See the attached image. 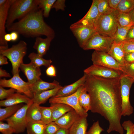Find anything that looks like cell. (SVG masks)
<instances>
[{"label": "cell", "instance_id": "cell-1", "mask_svg": "<svg viewBox=\"0 0 134 134\" xmlns=\"http://www.w3.org/2000/svg\"><path fill=\"white\" fill-rule=\"evenodd\" d=\"M120 78H106L86 75L84 84L90 97V110L100 114L108 121L107 132L109 134L113 131L120 134L124 133L121 123Z\"/></svg>", "mask_w": 134, "mask_h": 134}, {"label": "cell", "instance_id": "cell-2", "mask_svg": "<svg viewBox=\"0 0 134 134\" xmlns=\"http://www.w3.org/2000/svg\"><path fill=\"white\" fill-rule=\"evenodd\" d=\"M42 10L38 7L6 28L8 31L17 32L25 37L44 35L54 38V30L45 22Z\"/></svg>", "mask_w": 134, "mask_h": 134}, {"label": "cell", "instance_id": "cell-3", "mask_svg": "<svg viewBox=\"0 0 134 134\" xmlns=\"http://www.w3.org/2000/svg\"><path fill=\"white\" fill-rule=\"evenodd\" d=\"M38 8L37 0H14L9 10L6 29Z\"/></svg>", "mask_w": 134, "mask_h": 134}, {"label": "cell", "instance_id": "cell-4", "mask_svg": "<svg viewBox=\"0 0 134 134\" xmlns=\"http://www.w3.org/2000/svg\"><path fill=\"white\" fill-rule=\"evenodd\" d=\"M27 49L26 43L21 40L10 48L0 49V54L6 57L11 64L13 75L20 72L19 68L21 65L23 63V59L26 54Z\"/></svg>", "mask_w": 134, "mask_h": 134}, {"label": "cell", "instance_id": "cell-5", "mask_svg": "<svg viewBox=\"0 0 134 134\" xmlns=\"http://www.w3.org/2000/svg\"><path fill=\"white\" fill-rule=\"evenodd\" d=\"M116 11L99 17L93 25L97 32L113 38L118 27Z\"/></svg>", "mask_w": 134, "mask_h": 134}, {"label": "cell", "instance_id": "cell-6", "mask_svg": "<svg viewBox=\"0 0 134 134\" xmlns=\"http://www.w3.org/2000/svg\"><path fill=\"white\" fill-rule=\"evenodd\" d=\"M122 99V115L129 116L133 113L134 108L130 102V90L134 82V79L123 74L120 78Z\"/></svg>", "mask_w": 134, "mask_h": 134}, {"label": "cell", "instance_id": "cell-7", "mask_svg": "<svg viewBox=\"0 0 134 134\" xmlns=\"http://www.w3.org/2000/svg\"><path fill=\"white\" fill-rule=\"evenodd\" d=\"M113 41V38L96 32L89 38L82 48L85 50L94 49L107 53Z\"/></svg>", "mask_w": 134, "mask_h": 134}, {"label": "cell", "instance_id": "cell-8", "mask_svg": "<svg viewBox=\"0 0 134 134\" xmlns=\"http://www.w3.org/2000/svg\"><path fill=\"white\" fill-rule=\"evenodd\" d=\"M84 88L83 85L74 94L67 96L59 97H53L49 99V102L50 104L60 103L66 104L72 107L80 116L87 117V112L80 105L78 101L79 96Z\"/></svg>", "mask_w": 134, "mask_h": 134}, {"label": "cell", "instance_id": "cell-9", "mask_svg": "<svg viewBox=\"0 0 134 134\" xmlns=\"http://www.w3.org/2000/svg\"><path fill=\"white\" fill-rule=\"evenodd\" d=\"M32 100L29 103L24 105L12 116L5 120L13 129L14 133L23 132L28 123L26 113L28 108L33 103Z\"/></svg>", "mask_w": 134, "mask_h": 134}, {"label": "cell", "instance_id": "cell-10", "mask_svg": "<svg viewBox=\"0 0 134 134\" xmlns=\"http://www.w3.org/2000/svg\"><path fill=\"white\" fill-rule=\"evenodd\" d=\"M19 72L9 79L5 78L0 79V86L3 87H9L16 90L17 93H23L31 99L33 94L31 91L29 84L21 78L19 75Z\"/></svg>", "mask_w": 134, "mask_h": 134}, {"label": "cell", "instance_id": "cell-11", "mask_svg": "<svg viewBox=\"0 0 134 134\" xmlns=\"http://www.w3.org/2000/svg\"><path fill=\"white\" fill-rule=\"evenodd\" d=\"M87 75L106 78H120L123 75L119 70L93 64L84 70Z\"/></svg>", "mask_w": 134, "mask_h": 134}, {"label": "cell", "instance_id": "cell-12", "mask_svg": "<svg viewBox=\"0 0 134 134\" xmlns=\"http://www.w3.org/2000/svg\"><path fill=\"white\" fill-rule=\"evenodd\" d=\"M69 28L77 39L79 46L82 48L89 38L96 32L94 27L75 23L71 25Z\"/></svg>", "mask_w": 134, "mask_h": 134}, {"label": "cell", "instance_id": "cell-13", "mask_svg": "<svg viewBox=\"0 0 134 134\" xmlns=\"http://www.w3.org/2000/svg\"><path fill=\"white\" fill-rule=\"evenodd\" d=\"M91 60L93 65L121 71L120 65L107 53L95 50L92 55Z\"/></svg>", "mask_w": 134, "mask_h": 134}, {"label": "cell", "instance_id": "cell-14", "mask_svg": "<svg viewBox=\"0 0 134 134\" xmlns=\"http://www.w3.org/2000/svg\"><path fill=\"white\" fill-rule=\"evenodd\" d=\"M13 0H7L4 4L0 5V49L8 48V42L4 40V37L7 34L6 25L9 10Z\"/></svg>", "mask_w": 134, "mask_h": 134}, {"label": "cell", "instance_id": "cell-15", "mask_svg": "<svg viewBox=\"0 0 134 134\" xmlns=\"http://www.w3.org/2000/svg\"><path fill=\"white\" fill-rule=\"evenodd\" d=\"M19 68L26 76L29 85L34 83L41 79L40 77L41 73L40 67L31 62L27 64H22Z\"/></svg>", "mask_w": 134, "mask_h": 134}, {"label": "cell", "instance_id": "cell-16", "mask_svg": "<svg viewBox=\"0 0 134 134\" xmlns=\"http://www.w3.org/2000/svg\"><path fill=\"white\" fill-rule=\"evenodd\" d=\"M99 0H93L92 5L86 14L75 23L76 24L94 27V23L99 17L98 5Z\"/></svg>", "mask_w": 134, "mask_h": 134}, {"label": "cell", "instance_id": "cell-17", "mask_svg": "<svg viewBox=\"0 0 134 134\" xmlns=\"http://www.w3.org/2000/svg\"><path fill=\"white\" fill-rule=\"evenodd\" d=\"M86 75H84L79 79L68 85L63 87L60 89L54 97H64L71 95L75 93L85 82Z\"/></svg>", "mask_w": 134, "mask_h": 134}, {"label": "cell", "instance_id": "cell-18", "mask_svg": "<svg viewBox=\"0 0 134 134\" xmlns=\"http://www.w3.org/2000/svg\"><path fill=\"white\" fill-rule=\"evenodd\" d=\"M32 100L25 95L15 93L8 98L0 101V106L6 107L15 105L23 103H29Z\"/></svg>", "mask_w": 134, "mask_h": 134}, {"label": "cell", "instance_id": "cell-19", "mask_svg": "<svg viewBox=\"0 0 134 134\" xmlns=\"http://www.w3.org/2000/svg\"><path fill=\"white\" fill-rule=\"evenodd\" d=\"M80 116L74 109L68 112L55 122L60 128L69 129Z\"/></svg>", "mask_w": 134, "mask_h": 134}, {"label": "cell", "instance_id": "cell-20", "mask_svg": "<svg viewBox=\"0 0 134 134\" xmlns=\"http://www.w3.org/2000/svg\"><path fill=\"white\" fill-rule=\"evenodd\" d=\"M59 85V83L56 80L49 82L40 79L34 83L29 85V86L31 91L34 95L54 89Z\"/></svg>", "mask_w": 134, "mask_h": 134}, {"label": "cell", "instance_id": "cell-21", "mask_svg": "<svg viewBox=\"0 0 134 134\" xmlns=\"http://www.w3.org/2000/svg\"><path fill=\"white\" fill-rule=\"evenodd\" d=\"M53 39L51 37H46L45 38L40 36L37 37L35 38L33 48L36 50L37 53L43 57L49 50L51 43Z\"/></svg>", "mask_w": 134, "mask_h": 134}, {"label": "cell", "instance_id": "cell-22", "mask_svg": "<svg viewBox=\"0 0 134 134\" xmlns=\"http://www.w3.org/2000/svg\"><path fill=\"white\" fill-rule=\"evenodd\" d=\"M107 53L113 58L121 66H123L125 64L124 60L125 53L121 43H117L114 41Z\"/></svg>", "mask_w": 134, "mask_h": 134}, {"label": "cell", "instance_id": "cell-23", "mask_svg": "<svg viewBox=\"0 0 134 134\" xmlns=\"http://www.w3.org/2000/svg\"><path fill=\"white\" fill-rule=\"evenodd\" d=\"M87 117L80 116L69 129V134H86L88 125Z\"/></svg>", "mask_w": 134, "mask_h": 134}, {"label": "cell", "instance_id": "cell-24", "mask_svg": "<svg viewBox=\"0 0 134 134\" xmlns=\"http://www.w3.org/2000/svg\"><path fill=\"white\" fill-rule=\"evenodd\" d=\"M62 87L60 85L54 89L33 95L32 99L33 102L39 105L45 103L48 99L55 96L58 90Z\"/></svg>", "mask_w": 134, "mask_h": 134}, {"label": "cell", "instance_id": "cell-25", "mask_svg": "<svg viewBox=\"0 0 134 134\" xmlns=\"http://www.w3.org/2000/svg\"><path fill=\"white\" fill-rule=\"evenodd\" d=\"M52 107L53 121L55 122L65 113L73 109L70 106L63 103L51 104Z\"/></svg>", "mask_w": 134, "mask_h": 134}, {"label": "cell", "instance_id": "cell-26", "mask_svg": "<svg viewBox=\"0 0 134 134\" xmlns=\"http://www.w3.org/2000/svg\"><path fill=\"white\" fill-rule=\"evenodd\" d=\"M26 116L28 122L41 120L40 105L34 102L28 108Z\"/></svg>", "mask_w": 134, "mask_h": 134}, {"label": "cell", "instance_id": "cell-27", "mask_svg": "<svg viewBox=\"0 0 134 134\" xmlns=\"http://www.w3.org/2000/svg\"><path fill=\"white\" fill-rule=\"evenodd\" d=\"M46 124L41 120L28 122L26 129L27 134H43Z\"/></svg>", "mask_w": 134, "mask_h": 134}, {"label": "cell", "instance_id": "cell-28", "mask_svg": "<svg viewBox=\"0 0 134 134\" xmlns=\"http://www.w3.org/2000/svg\"><path fill=\"white\" fill-rule=\"evenodd\" d=\"M24 105L22 103L0 108V121H2L13 115Z\"/></svg>", "mask_w": 134, "mask_h": 134}, {"label": "cell", "instance_id": "cell-29", "mask_svg": "<svg viewBox=\"0 0 134 134\" xmlns=\"http://www.w3.org/2000/svg\"><path fill=\"white\" fill-rule=\"evenodd\" d=\"M28 57L30 60L31 62L39 67L40 66H44L48 67L51 65L52 62L51 59H45L37 53L34 52L30 53Z\"/></svg>", "mask_w": 134, "mask_h": 134}, {"label": "cell", "instance_id": "cell-30", "mask_svg": "<svg viewBox=\"0 0 134 134\" xmlns=\"http://www.w3.org/2000/svg\"><path fill=\"white\" fill-rule=\"evenodd\" d=\"M133 25L132 24L127 26L121 27L117 24V28L113 37L114 41L121 43L125 41L128 31Z\"/></svg>", "mask_w": 134, "mask_h": 134}, {"label": "cell", "instance_id": "cell-31", "mask_svg": "<svg viewBox=\"0 0 134 134\" xmlns=\"http://www.w3.org/2000/svg\"><path fill=\"white\" fill-rule=\"evenodd\" d=\"M38 7L43 12L44 17H48L50 10L56 0H37Z\"/></svg>", "mask_w": 134, "mask_h": 134}, {"label": "cell", "instance_id": "cell-32", "mask_svg": "<svg viewBox=\"0 0 134 134\" xmlns=\"http://www.w3.org/2000/svg\"><path fill=\"white\" fill-rule=\"evenodd\" d=\"M78 101L80 105L87 112L91 110L90 98L85 87L79 96Z\"/></svg>", "mask_w": 134, "mask_h": 134}, {"label": "cell", "instance_id": "cell-33", "mask_svg": "<svg viewBox=\"0 0 134 134\" xmlns=\"http://www.w3.org/2000/svg\"><path fill=\"white\" fill-rule=\"evenodd\" d=\"M116 12L117 22L120 26H126L133 24L129 13L120 12L116 10Z\"/></svg>", "mask_w": 134, "mask_h": 134}, {"label": "cell", "instance_id": "cell-34", "mask_svg": "<svg viewBox=\"0 0 134 134\" xmlns=\"http://www.w3.org/2000/svg\"><path fill=\"white\" fill-rule=\"evenodd\" d=\"M134 8V0H121L116 10L118 11L129 13Z\"/></svg>", "mask_w": 134, "mask_h": 134}, {"label": "cell", "instance_id": "cell-35", "mask_svg": "<svg viewBox=\"0 0 134 134\" xmlns=\"http://www.w3.org/2000/svg\"><path fill=\"white\" fill-rule=\"evenodd\" d=\"M41 120L45 124L53 121L52 107H45L40 106Z\"/></svg>", "mask_w": 134, "mask_h": 134}, {"label": "cell", "instance_id": "cell-36", "mask_svg": "<svg viewBox=\"0 0 134 134\" xmlns=\"http://www.w3.org/2000/svg\"><path fill=\"white\" fill-rule=\"evenodd\" d=\"M98 8L100 16L110 13L115 10L110 7L108 0H99Z\"/></svg>", "mask_w": 134, "mask_h": 134}, {"label": "cell", "instance_id": "cell-37", "mask_svg": "<svg viewBox=\"0 0 134 134\" xmlns=\"http://www.w3.org/2000/svg\"><path fill=\"white\" fill-rule=\"evenodd\" d=\"M121 66V71L124 75L134 79V62L131 63H125L124 65Z\"/></svg>", "mask_w": 134, "mask_h": 134}, {"label": "cell", "instance_id": "cell-38", "mask_svg": "<svg viewBox=\"0 0 134 134\" xmlns=\"http://www.w3.org/2000/svg\"><path fill=\"white\" fill-rule=\"evenodd\" d=\"M60 128L55 122H52L46 124L43 134H55Z\"/></svg>", "mask_w": 134, "mask_h": 134}, {"label": "cell", "instance_id": "cell-39", "mask_svg": "<svg viewBox=\"0 0 134 134\" xmlns=\"http://www.w3.org/2000/svg\"><path fill=\"white\" fill-rule=\"evenodd\" d=\"M16 90L12 88L8 89H4L3 87L0 86V99L3 100L8 98L12 95Z\"/></svg>", "mask_w": 134, "mask_h": 134}, {"label": "cell", "instance_id": "cell-40", "mask_svg": "<svg viewBox=\"0 0 134 134\" xmlns=\"http://www.w3.org/2000/svg\"><path fill=\"white\" fill-rule=\"evenodd\" d=\"M124 52H134V40H126L121 42Z\"/></svg>", "mask_w": 134, "mask_h": 134}, {"label": "cell", "instance_id": "cell-41", "mask_svg": "<svg viewBox=\"0 0 134 134\" xmlns=\"http://www.w3.org/2000/svg\"><path fill=\"white\" fill-rule=\"evenodd\" d=\"M0 132L2 134H12L14 133L12 128L8 123L0 121Z\"/></svg>", "mask_w": 134, "mask_h": 134}, {"label": "cell", "instance_id": "cell-42", "mask_svg": "<svg viewBox=\"0 0 134 134\" xmlns=\"http://www.w3.org/2000/svg\"><path fill=\"white\" fill-rule=\"evenodd\" d=\"M104 131L100 126L98 121L94 122L86 134H100Z\"/></svg>", "mask_w": 134, "mask_h": 134}, {"label": "cell", "instance_id": "cell-43", "mask_svg": "<svg viewBox=\"0 0 134 134\" xmlns=\"http://www.w3.org/2000/svg\"><path fill=\"white\" fill-rule=\"evenodd\" d=\"M134 124L131 121L129 120L123 122L122 126L123 129L126 131V134H132Z\"/></svg>", "mask_w": 134, "mask_h": 134}, {"label": "cell", "instance_id": "cell-44", "mask_svg": "<svg viewBox=\"0 0 134 134\" xmlns=\"http://www.w3.org/2000/svg\"><path fill=\"white\" fill-rule=\"evenodd\" d=\"M65 0H57L54 3L52 8H54L56 11L59 10H65L66 7Z\"/></svg>", "mask_w": 134, "mask_h": 134}, {"label": "cell", "instance_id": "cell-45", "mask_svg": "<svg viewBox=\"0 0 134 134\" xmlns=\"http://www.w3.org/2000/svg\"><path fill=\"white\" fill-rule=\"evenodd\" d=\"M46 75L50 77H55L56 75V70L55 67L51 65L47 67L46 71Z\"/></svg>", "mask_w": 134, "mask_h": 134}, {"label": "cell", "instance_id": "cell-46", "mask_svg": "<svg viewBox=\"0 0 134 134\" xmlns=\"http://www.w3.org/2000/svg\"><path fill=\"white\" fill-rule=\"evenodd\" d=\"M124 60L126 63H131L134 62V52L125 53Z\"/></svg>", "mask_w": 134, "mask_h": 134}, {"label": "cell", "instance_id": "cell-47", "mask_svg": "<svg viewBox=\"0 0 134 134\" xmlns=\"http://www.w3.org/2000/svg\"><path fill=\"white\" fill-rule=\"evenodd\" d=\"M134 40V25H133L129 29L125 40Z\"/></svg>", "mask_w": 134, "mask_h": 134}, {"label": "cell", "instance_id": "cell-48", "mask_svg": "<svg viewBox=\"0 0 134 134\" xmlns=\"http://www.w3.org/2000/svg\"><path fill=\"white\" fill-rule=\"evenodd\" d=\"M121 0H108L109 5L112 9L116 10Z\"/></svg>", "mask_w": 134, "mask_h": 134}, {"label": "cell", "instance_id": "cell-49", "mask_svg": "<svg viewBox=\"0 0 134 134\" xmlns=\"http://www.w3.org/2000/svg\"><path fill=\"white\" fill-rule=\"evenodd\" d=\"M11 77L10 74L5 70L2 69L1 67L0 68V77Z\"/></svg>", "mask_w": 134, "mask_h": 134}, {"label": "cell", "instance_id": "cell-50", "mask_svg": "<svg viewBox=\"0 0 134 134\" xmlns=\"http://www.w3.org/2000/svg\"><path fill=\"white\" fill-rule=\"evenodd\" d=\"M7 58L3 55L0 54V65L7 64Z\"/></svg>", "mask_w": 134, "mask_h": 134}, {"label": "cell", "instance_id": "cell-51", "mask_svg": "<svg viewBox=\"0 0 134 134\" xmlns=\"http://www.w3.org/2000/svg\"><path fill=\"white\" fill-rule=\"evenodd\" d=\"M11 38V41H14L17 40L18 39L19 34L17 32L13 31L10 33Z\"/></svg>", "mask_w": 134, "mask_h": 134}, {"label": "cell", "instance_id": "cell-52", "mask_svg": "<svg viewBox=\"0 0 134 134\" xmlns=\"http://www.w3.org/2000/svg\"><path fill=\"white\" fill-rule=\"evenodd\" d=\"M55 134H69V129L60 128Z\"/></svg>", "mask_w": 134, "mask_h": 134}, {"label": "cell", "instance_id": "cell-53", "mask_svg": "<svg viewBox=\"0 0 134 134\" xmlns=\"http://www.w3.org/2000/svg\"><path fill=\"white\" fill-rule=\"evenodd\" d=\"M4 40L6 42H8L11 41V38L10 34H6L4 37Z\"/></svg>", "mask_w": 134, "mask_h": 134}, {"label": "cell", "instance_id": "cell-54", "mask_svg": "<svg viewBox=\"0 0 134 134\" xmlns=\"http://www.w3.org/2000/svg\"><path fill=\"white\" fill-rule=\"evenodd\" d=\"M133 25H134V8L129 13Z\"/></svg>", "mask_w": 134, "mask_h": 134}, {"label": "cell", "instance_id": "cell-55", "mask_svg": "<svg viewBox=\"0 0 134 134\" xmlns=\"http://www.w3.org/2000/svg\"><path fill=\"white\" fill-rule=\"evenodd\" d=\"M133 132L134 133V124L133 126Z\"/></svg>", "mask_w": 134, "mask_h": 134}, {"label": "cell", "instance_id": "cell-56", "mask_svg": "<svg viewBox=\"0 0 134 134\" xmlns=\"http://www.w3.org/2000/svg\"><path fill=\"white\" fill-rule=\"evenodd\" d=\"M132 134H134V133L132 132Z\"/></svg>", "mask_w": 134, "mask_h": 134}]
</instances>
